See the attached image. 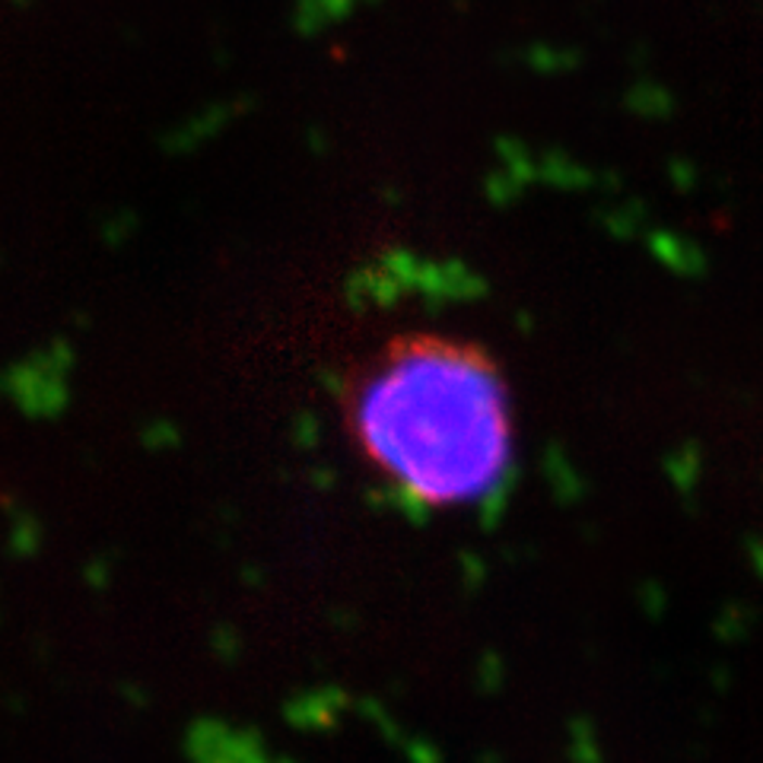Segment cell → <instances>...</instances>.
Masks as SVG:
<instances>
[{
  "label": "cell",
  "instance_id": "1",
  "mask_svg": "<svg viewBox=\"0 0 763 763\" xmlns=\"http://www.w3.org/2000/svg\"><path fill=\"white\" fill-rule=\"evenodd\" d=\"M344 427L382 491L420 512L491 503L516 461L503 369L440 331H407L363 359L344 382Z\"/></svg>",
  "mask_w": 763,
  "mask_h": 763
}]
</instances>
